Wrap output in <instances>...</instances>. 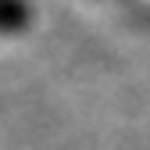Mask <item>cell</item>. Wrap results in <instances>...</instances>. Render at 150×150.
Masks as SVG:
<instances>
[{"label":"cell","instance_id":"1","mask_svg":"<svg viewBox=\"0 0 150 150\" xmlns=\"http://www.w3.org/2000/svg\"><path fill=\"white\" fill-rule=\"evenodd\" d=\"M32 22V7L29 0H0V36L22 32Z\"/></svg>","mask_w":150,"mask_h":150}]
</instances>
